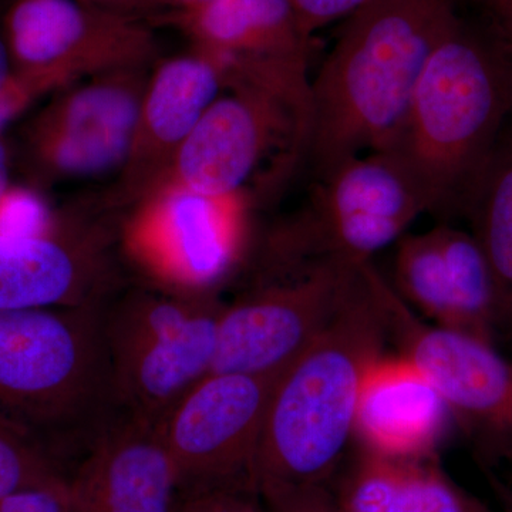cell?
<instances>
[{
	"mask_svg": "<svg viewBox=\"0 0 512 512\" xmlns=\"http://www.w3.org/2000/svg\"><path fill=\"white\" fill-rule=\"evenodd\" d=\"M512 117V47L490 23L458 12L421 73L390 153L429 212H466L491 151Z\"/></svg>",
	"mask_w": 512,
	"mask_h": 512,
	"instance_id": "cell-2",
	"label": "cell"
},
{
	"mask_svg": "<svg viewBox=\"0 0 512 512\" xmlns=\"http://www.w3.org/2000/svg\"><path fill=\"white\" fill-rule=\"evenodd\" d=\"M84 2L136 16L147 22H157L165 13L163 0H84Z\"/></svg>",
	"mask_w": 512,
	"mask_h": 512,
	"instance_id": "cell-30",
	"label": "cell"
},
{
	"mask_svg": "<svg viewBox=\"0 0 512 512\" xmlns=\"http://www.w3.org/2000/svg\"><path fill=\"white\" fill-rule=\"evenodd\" d=\"M480 6L485 19L512 47V0H470Z\"/></svg>",
	"mask_w": 512,
	"mask_h": 512,
	"instance_id": "cell-31",
	"label": "cell"
},
{
	"mask_svg": "<svg viewBox=\"0 0 512 512\" xmlns=\"http://www.w3.org/2000/svg\"><path fill=\"white\" fill-rule=\"evenodd\" d=\"M357 266H301L222 308L211 373L279 375L338 312Z\"/></svg>",
	"mask_w": 512,
	"mask_h": 512,
	"instance_id": "cell-12",
	"label": "cell"
},
{
	"mask_svg": "<svg viewBox=\"0 0 512 512\" xmlns=\"http://www.w3.org/2000/svg\"><path fill=\"white\" fill-rule=\"evenodd\" d=\"M276 376L210 373L157 424L180 493L256 487V458Z\"/></svg>",
	"mask_w": 512,
	"mask_h": 512,
	"instance_id": "cell-10",
	"label": "cell"
},
{
	"mask_svg": "<svg viewBox=\"0 0 512 512\" xmlns=\"http://www.w3.org/2000/svg\"><path fill=\"white\" fill-rule=\"evenodd\" d=\"M10 157L6 144L0 140V200L9 191Z\"/></svg>",
	"mask_w": 512,
	"mask_h": 512,
	"instance_id": "cell-34",
	"label": "cell"
},
{
	"mask_svg": "<svg viewBox=\"0 0 512 512\" xmlns=\"http://www.w3.org/2000/svg\"><path fill=\"white\" fill-rule=\"evenodd\" d=\"M370 2L372 0H291V5L303 35L312 39L319 30L345 22Z\"/></svg>",
	"mask_w": 512,
	"mask_h": 512,
	"instance_id": "cell-27",
	"label": "cell"
},
{
	"mask_svg": "<svg viewBox=\"0 0 512 512\" xmlns=\"http://www.w3.org/2000/svg\"><path fill=\"white\" fill-rule=\"evenodd\" d=\"M138 207L148 255L171 281L204 291L224 279L241 258L248 192L214 198L165 184Z\"/></svg>",
	"mask_w": 512,
	"mask_h": 512,
	"instance_id": "cell-15",
	"label": "cell"
},
{
	"mask_svg": "<svg viewBox=\"0 0 512 512\" xmlns=\"http://www.w3.org/2000/svg\"><path fill=\"white\" fill-rule=\"evenodd\" d=\"M56 90L49 83L35 77L13 73L10 82L0 90V130L23 113L33 101Z\"/></svg>",
	"mask_w": 512,
	"mask_h": 512,
	"instance_id": "cell-28",
	"label": "cell"
},
{
	"mask_svg": "<svg viewBox=\"0 0 512 512\" xmlns=\"http://www.w3.org/2000/svg\"><path fill=\"white\" fill-rule=\"evenodd\" d=\"M370 281L387 336L429 377L478 458L512 463V360L493 343L421 319L373 264Z\"/></svg>",
	"mask_w": 512,
	"mask_h": 512,
	"instance_id": "cell-7",
	"label": "cell"
},
{
	"mask_svg": "<svg viewBox=\"0 0 512 512\" xmlns=\"http://www.w3.org/2000/svg\"><path fill=\"white\" fill-rule=\"evenodd\" d=\"M264 512H338L326 484L264 483L258 487Z\"/></svg>",
	"mask_w": 512,
	"mask_h": 512,
	"instance_id": "cell-24",
	"label": "cell"
},
{
	"mask_svg": "<svg viewBox=\"0 0 512 512\" xmlns=\"http://www.w3.org/2000/svg\"><path fill=\"white\" fill-rule=\"evenodd\" d=\"M0 512H69L67 481L9 495L0 501Z\"/></svg>",
	"mask_w": 512,
	"mask_h": 512,
	"instance_id": "cell-29",
	"label": "cell"
},
{
	"mask_svg": "<svg viewBox=\"0 0 512 512\" xmlns=\"http://www.w3.org/2000/svg\"><path fill=\"white\" fill-rule=\"evenodd\" d=\"M158 22L180 29L217 60L227 87H247L309 116L311 39L303 35L291 0H214Z\"/></svg>",
	"mask_w": 512,
	"mask_h": 512,
	"instance_id": "cell-11",
	"label": "cell"
},
{
	"mask_svg": "<svg viewBox=\"0 0 512 512\" xmlns=\"http://www.w3.org/2000/svg\"><path fill=\"white\" fill-rule=\"evenodd\" d=\"M453 288L464 333L493 343L504 320L503 305L490 262L471 232L440 225L434 228Z\"/></svg>",
	"mask_w": 512,
	"mask_h": 512,
	"instance_id": "cell-21",
	"label": "cell"
},
{
	"mask_svg": "<svg viewBox=\"0 0 512 512\" xmlns=\"http://www.w3.org/2000/svg\"><path fill=\"white\" fill-rule=\"evenodd\" d=\"M456 2L460 3V2H463V0H456Z\"/></svg>",
	"mask_w": 512,
	"mask_h": 512,
	"instance_id": "cell-36",
	"label": "cell"
},
{
	"mask_svg": "<svg viewBox=\"0 0 512 512\" xmlns=\"http://www.w3.org/2000/svg\"><path fill=\"white\" fill-rule=\"evenodd\" d=\"M505 503H507V512H512V493L507 495V501H505Z\"/></svg>",
	"mask_w": 512,
	"mask_h": 512,
	"instance_id": "cell-35",
	"label": "cell"
},
{
	"mask_svg": "<svg viewBox=\"0 0 512 512\" xmlns=\"http://www.w3.org/2000/svg\"><path fill=\"white\" fill-rule=\"evenodd\" d=\"M456 0H372L343 22L311 80L305 154L315 177L392 148Z\"/></svg>",
	"mask_w": 512,
	"mask_h": 512,
	"instance_id": "cell-1",
	"label": "cell"
},
{
	"mask_svg": "<svg viewBox=\"0 0 512 512\" xmlns=\"http://www.w3.org/2000/svg\"><path fill=\"white\" fill-rule=\"evenodd\" d=\"M2 29L13 73L56 90L84 77L157 62L150 22L84 0H9Z\"/></svg>",
	"mask_w": 512,
	"mask_h": 512,
	"instance_id": "cell-9",
	"label": "cell"
},
{
	"mask_svg": "<svg viewBox=\"0 0 512 512\" xmlns=\"http://www.w3.org/2000/svg\"><path fill=\"white\" fill-rule=\"evenodd\" d=\"M103 238L56 220L39 234H0V311L109 301L113 271Z\"/></svg>",
	"mask_w": 512,
	"mask_h": 512,
	"instance_id": "cell-16",
	"label": "cell"
},
{
	"mask_svg": "<svg viewBox=\"0 0 512 512\" xmlns=\"http://www.w3.org/2000/svg\"><path fill=\"white\" fill-rule=\"evenodd\" d=\"M400 298L427 322L464 333L463 319L433 229L396 242L393 282Z\"/></svg>",
	"mask_w": 512,
	"mask_h": 512,
	"instance_id": "cell-22",
	"label": "cell"
},
{
	"mask_svg": "<svg viewBox=\"0 0 512 512\" xmlns=\"http://www.w3.org/2000/svg\"><path fill=\"white\" fill-rule=\"evenodd\" d=\"M221 306L131 289L103 305L116 410L157 426L202 377L217 353Z\"/></svg>",
	"mask_w": 512,
	"mask_h": 512,
	"instance_id": "cell-5",
	"label": "cell"
},
{
	"mask_svg": "<svg viewBox=\"0 0 512 512\" xmlns=\"http://www.w3.org/2000/svg\"><path fill=\"white\" fill-rule=\"evenodd\" d=\"M306 133L308 120L281 101L227 87L184 141L165 184L214 198L244 194L275 147L302 157Z\"/></svg>",
	"mask_w": 512,
	"mask_h": 512,
	"instance_id": "cell-13",
	"label": "cell"
},
{
	"mask_svg": "<svg viewBox=\"0 0 512 512\" xmlns=\"http://www.w3.org/2000/svg\"><path fill=\"white\" fill-rule=\"evenodd\" d=\"M511 322H512V319H511Z\"/></svg>",
	"mask_w": 512,
	"mask_h": 512,
	"instance_id": "cell-37",
	"label": "cell"
},
{
	"mask_svg": "<svg viewBox=\"0 0 512 512\" xmlns=\"http://www.w3.org/2000/svg\"><path fill=\"white\" fill-rule=\"evenodd\" d=\"M103 305L0 311V417L52 454L92 443L116 410Z\"/></svg>",
	"mask_w": 512,
	"mask_h": 512,
	"instance_id": "cell-4",
	"label": "cell"
},
{
	"mask_svg": "<svg viewBox=\"0 0 512 512\" xmlns=\"http://www.w3.org/2000/svg\"><path fill=\"white\" fill-rule=\"evenodd\" d=\"M338 512H490L439 456L390 458L357 450L333 491Z\"/></svg>",
	"mask_w": 512,
	"mask_h": 512,
	"instance_id": "cell-19",
	"label": "cell"
},
{
	"mask_svg": "<svg viewBox=\"0 0 512 512\" xmlns=\"http://www.w3.org/2000/svg\"><path fill=\"white\" fill-rule=\"evenodd\" d=\"M151 67L96 74L56 90L23 136L32 173L50 184L119 177L133 147Z\"/></svg>",
	"mask_w": 512,
	"mask_h": 512,
	"instance_id": "cell-8",
	"label": "cell"
},
{
	"mask_svg": "<svg viewBox=\"0 0 512 512\" xmlns=\"http://www.w3.org/2000/svg\"><path fill=\"white\" fill-rule=\"evenodd\" d=\"M370 264L357 266L338 312L276 377L256 458V487L330 485L338 471L353 441L363 380L389 338Z\"/></svg>",
	"mask_w": 512,
	"mask_h": 512,
	"instance_id": "cell-3",
	"label": "cell"
},
{
	"mask_svg": "<svg viewBox=\"0 0 512 512\" xmlns=\"http://www.w3.org/2000/svg\"><path fill=\"white\" fill-rule=\"evenodd\" d=\"M174 512H264V507L255 488L215 487L183 491Z\"/></svg>",
	"mask_w": 512,
	"mask_h": 512,
	"instance_id": "cell-26",
	"label": "cell"
},
{
	"mask_svg": "<svg viewBox=\"0 0 512 512\" xmlns=\"http://www.w3.org/2000/svg\"><path fill=\"white\" fill-rule=\"evenodd\" d=\"M471 234L493 269L504 319H512V117L468 200Z\"/></svg>",
	"mask_w": 512,
	"mask_h": 512,
	"instance_id": "cell-20",
	"label": "cell"
},
{
	"mask_svg": "<svg viewBox=\"0 0 512 512\" xmlns=\"http://www.w3.org/2000/svg\"><path fill=\"white\" fill-rule=\"evenodd\" d=\"M53 221L45 201L35 191L9 188L0 200V234H39L49 229Z\"/></svg>",
	"mask_w": 512,
	"mask_h": 512,
	"instance_id": "cell-25",
	"label": "cell"
},
{
	"mask_svg": "<svg viewBox=\"0 0 512 512\" xmlns=\"http://www.w3.org/2000/svg\"><path fill=\"white\" fill-rule=\"evenodd\" d=\"M450 421L426 373L402 353H382L363 380L353 440L382 457L439 456Z\"/></svg>",
	"mask_w": 512,
	"mask_h": 512,
	"instance_id": "cell-18",
	"label": "cell"
},
{
	"mask_svg": "<svg viewBox=\"0 0 512 512\" xmlns=\"http://www.w3.org/2000/svg\"><path fill=\"white\" fill-rule=\"evenodd\" d=\"M225 89L220 63L195 47L153 64L113 204H143L163 187L184 141Z\"/></svg>",
	"mask_w": 512,
	"mask_h": 512,
	"instance_id": "cell-14",
	"label": "cell"
},
{
	"mask_svg": "<svg viewBox=\"0 0 512 512\" xmlns=\"http://www.w3.org/2000/svg\"><path fill=\"white\" fill-rule=\"evenodd\" d=\"M66 481L56 457L36 437L0 417V501Z\"/></svg>",
	"mask_w": 512,
	"mask_h": 512,
	"instance_id": "cell-23",
	"label": "cell"
},
{
	"mask_svg": "<svg viewBox=\"0 0 512 512\" xmlns=\"http://www.w3.org/2000/svg\"><path fill=\"white\" fill-rule=\"evenodd\" d=\"M13 77V64L10 59L8 45L2 29V13H0V90L10 82Z\"/></svg>",
	"mask_w": 512,
	"mask_h": 512,
	"instance_id": "cell-32",
	"label": "cell"
},
{
	"mask_svg": "<svg viewBox=\"0 0 512 512\" xmlns=\"http://www.w3.org/2000/svg\"><path fill=\"white\" fill-rule=\"evenodd\" d=\"M424 212L416 181L390 151L348 158L315 177L301 214L279 239L291 268L372 262Z\"/></svg>",
	"mask_w": 512,
	"mask_h": 512,
	"instance_id": "cell-6",
	"label": "cell"
},
{
	"mask_svg": "<svg viewBox=\"0 0 512 512\" xmlns=\"http://www.w3.org/2000/svg\"><path fill=\"white\" fill-rule=\"evenodd\" d=\"M163 2L165 8L164 16H167L171 15V13L192 12V10L204 8V6L210 5L214 0H163ZM164 16H161V18H164Z\"/></svg>",
	"mask_w": 512,
	"mask_h": 512,
	"instance_id": "cell-33",
	"label": "cell"
},
{
	"mask_svg": "<svg viewBox=\"0 0 512 512\" xmlns=\"http://www.w3.org/2000/svg\"><path fill=\"white\" fill-rule=\"evenodd\" d=\"M180 495L157 426L120 414L67 478L69 512H174Z\"/></svg>",
	"mask_w": 512,
	"mask_h": 512,
	"instance_id": "cell-17",
	"label": "cell"
}]
</instances>
